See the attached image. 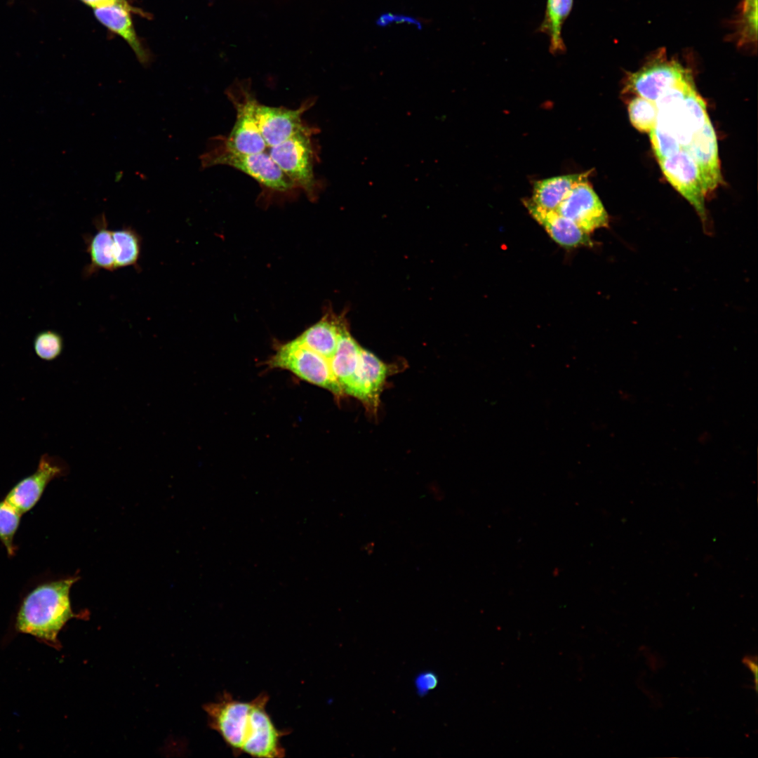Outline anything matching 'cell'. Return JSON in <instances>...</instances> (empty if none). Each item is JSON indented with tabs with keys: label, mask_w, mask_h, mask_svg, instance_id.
<instances>
[{
	"label": "cell",
	"mask_w": 758,
	"mask_h": 758,
	"mask_svg": "<svg viewBox=\"0 0 758 758\" xmlns=\"http://www.w3.org/2000/svg\"><path fill=\"white\" fill-rule=\"evenodd\" d=\"M588 173L559 175L536 181L532 197L528 199L540 208L555 211L575 185L588 178Z\"/></svg>",
	"instance_id": "obj_19"
},
{
	"label": "cell",
	"mask_w": 758,
	"mask_h": 758,
	"mask_svg": "<svg viewBox=\"0 0 758 758\" xmlns=\"http://www.w3.org/2000/svg\"><path fill=\"white\" fill-rule=\"evenodd\" d=\"M523 202L531 216L559 245L565 248L592 246L590 234L583 231L568 218L555 211L540 208L528 199Z\"/></svg>",
	"instance_id": "obj_15"
},
{
	"label": "cell",
	"mask_w": 758,
	"mask_h": 758,
	"mask_svg": "<svg viewBox=\"0 0 758 758\" xmlns=\"http://www.w3.org/2000/svg\"><path fill=\"white\" fill-rule=\"evenodd\" d=\"M437 683V677L432 672L421 673L415 681L416 690L420 696L425 695L428 691L434 689Z\"/></svg>",
	"instance_id": "obj_28"
},
{
	"label": "cell",
	"mask_w": 758,
	"mask_h": 758,
	"mask_svg": "<svg viewBox=\"0 0 758 758\" xmlns=\"http://www.w3.org/2000/svg\"><path fill=\"white\" fill-rule=\"evenodd\" d=\"M236 110V121L226 138L218 140L226 149L239 153H259L267 147L260 132L255 116L258 101L247 83H237L226 91Z\"/></svg>",
	"instance_id": "obj_5"
},
{
	"label": "cell",
	"mask_w": 758,
	"mask_h": 758,
	"mask_svg": "<svg viewBox=\"0 0 758 758\" xmlns=\"http://www.w3.org/2000/svg\"><path fill=\"white\" fill-rule=\"evenodd\" d=\"M649 134L652 148L658 161L681 149L680 145L676 138L670 132L656 124Z\"/></svg>",
	"instance_id": "obj_27"
},
{
	"label": "cell",
	"mask_w": 758,
	"mask_h": 758,
	"mask_svg": "<svg viewBox=\"0 0 758 758\" xmlns=\"http://www.w3.org/2000/svg\"><path fill=\"white\" fill-rule=\"evenodd\" d=\"M628 113L630 122L641 132L649 133L656 126L658 109L652 100L636 96L628 105Z\"/></svg>",
	"instance_id": "obj_24"
},
{
	"label": "cell",
	"mask_w": 758,
	"mask_h": 758,
	"mask_svg": "<svg viewBox=\"0 0 758 758\" xmlns=\"http://www.w3.org/2000/svg\"><path fill=\"white\" fill-rule=\"evenodd\" d=\"M691 77L689 69L669 59L665 48H660L640 69L628 74L623 92L655 102L665 90Z\"/></svg>",
	"instance_id": "obj_7"
},
{
	"label": "cell",
	"mask_w": 758,
	"mask_h": 758,
	"mask_svg": "<svg viewBox=\"0 0 758 758\" xmlns=\"http://www.w3.org/2000/svg\"><path fill=\"white\" fill-rule=\"evenodd\" d=\"M267 364L272 368L288 370L310 383L328 390L338 399L344 395L329 361L297 338L281 345Z\"/></svg>",
	"instance_id": "obj_4"
},
{
	"label": "cell",
	"mask_w": 758,
	"mask_h": 758,
	"mask_svg": "<svg viewBox=\"0 0 758 758\" xmlns=\"http://www.w3.org/2000/svg\"><path fill=\"white\" fill-rule=\"evenodd\" d=\"M555 211L573 221L588 234L609 225L608 213L588 178L575 185Z\"/></svg>",
	"instance_id": "obj_9"
},
{
	"label": "cell",
	"mask_w": 758,
	"mask_h": 758,
	"mask_svg": "<svg viewBox=\"0 0 758 758\" xmlns=\"http://www.w3.org/2000/svg\"><path fill=\"white\" fill-rule=\"evenodd\" d=\"M78 578L72 577L39 585L23 599L15 627L46 644L59 646L58 634L66 623L78 617L72 610L69 591Z\"/></svg>",
	"instance_id": "obj_2"
},
{
	"label": "cell",
	"mask_w": 758,
	"mask_h": 758,
	"mask_svg": "<svg viewBox=\"0 0 758 758\" xmlns=\"http://www.w3.org/2000/svg\"><path fill=\"white\" fill-rule=\"evenodd\" d=\"M347 325L343 315L328 312L296 338L330 361L335 353L340 333Z\"/></svg>",
	"instance_id": "obj_16"
},
{
	"label": "cell",
	"mask_w": 758,
	"mask_h": 758,
	"mask_svg": "<svg viewBox=\"0 0 758 758\" xmlns=\"http://www.w3.org/2000/svg\"><path fill=\"white\" fill-rule=\"evenodd\" d=\"M269 699L268 693L262 691L250 701H241L225 691L217 701L204 705L208 726L219 733L235 757L285 756L281 738L291 731L276 727L266 710Z\"/></svg>",
	"instance_id": "obj_1"
},
{
	"label": "cell",
	"mask_w": 758,
	"mask_h": 758,
	"mask_svg": "<svg viewBox=\"0 0 758 758\" xmlns=\"http://www.w3.org/2000/svg\"><path fill=\"white\" fill-rule=\"evenodd\" d=\"M22 514L6 500L0 501V540L8 556H13L15 553L13 538Z\"/></svg>",
	"instance_id": "obj_25"
},
{
	"label": "cell",
	"mask_w": 758,
	"mask_h": 758,
	"mask_svg": "<svg viewBox=\"0 0 758 758\" xmlns=\"http://www.w3.org/2000/svg\"><path fill=\"white\" fill-rule=\"evenodd\" d=\"M66 467L56 456L44 454L36 470L18 482L7 493L4 500L21 514L29 511L39 501L48 484L62 476Z\"/></svg>",
	"instance_id": "obj_13"
},
{
	"label": "cell",
	"mask_w": 758,
	"mask_h": 758,
	"mask_svg": "<svg viewBox=\"0 0 758 758\" xmlns=\"http://www.w3.org/2000/svg\"><path fill=\"white\" fill-rule=\"evenodd\" d=\"M112 238L116 270L128 266L138 269L142 244L140 235L131 227L124 226L112 231Z\"/></svg>",
	"instance_id": "obj_22"
},
{
	"label": "cell",
	"mask_w": 758,
	"mask_h": 758,
	"mask_svg": "<svg viewBox=\"0 0 758 758\" xmlns=\"http://www.w3.org/2000/svg\"><path fill=\"white\" fill-rule=\"evenodd\" d=\"M361 350V347L352 336L347 325L340 333L335 353L329 361L344 394H346L353 379Z\"/></svg>",
	"instance_id": "obj_18"
},
{
	"label": "cell",
	"mask_w": 758,
	"mask_h": 758,
	"mask_svg": "<svg viewBox=\"0 0 758 758\" xmlns=\"http://www.w3.org/2000/svg\"><path fill=\"white\" fill-rule=\"evenodd\" d=\"M93 8L109 5H119L129 10V6L125 0H81Z\"/></svg>",
	"instance_id": "obj_29"
},
{
	"label": "cell",
	"mask_w": 758,
	"mask_h": 758,
	"mask_svg": "<svg viewBox=\"0 0 758 758\" xmlns=\"http://www.w3.org/2000/svg\"><path fill=\"white\" fill-rule=\"evenodd\" d=\"M34 350L42 360L52 361L58 357L63 350V339L59 333L52 330L38 333L34 339Z\"/></svg>",
	"instance_id": "obj_26"
},
{
	"label": "cell",
	"mask_w": 758,
	"mask_h": 758,
	"mask_svg": "<svg viewBox=\"0 0 758 758\" xmlns=\"http://www.w3.org/2000/svg\"><path fill=\"white\" fill-rule=\"evenodd\" d=\"M202 168L226 165L248 175L260 185L275 191L286 192L295 188L291 180L273 161L268 153H239L225 149L220 145L209 147L200 157Z\"/></svg>",
	"instance_id": "obj_3"
},
{
	"label": "cell",
	"mask_w": 758,
	"mask_h": 758,
	"mask_svg": "<svg viewBox=\"0 0 758 758\" xmlns=\"http://www.w3.org/2000/svg\"><path fill=\"white\" fill-rule=\"evenodd\" d=\"M392 371V365L385 364L361 347L358 366L346 394L359 399L367 411L375 415L380 394Z\"/></svg>",
	"instance_id": "obj_10"
},
{
	"label": "cell",
	"mask_w": 758,
	"mask_h": 758,
	"mask_svg": "<svg viewBox=\"0 0 758 758\" xmlns=\"http://www.w3.org/2000/svg\"><path fill=\"white\" fill-rule=\"evenodd\" d=\"M94 224L96 232L84 236L86 251L90 256V263L84 270L85 277H91L100 270L111 272L116 270L112 231L108 228L105 214L98 216Z\"/></svg>",
	"instance_id": "obj_17"
},
{
	"label": "cell",
	"mask_w": 758,
	"mask_h": 758,
	"mask_svg": "<svg viewBox=\"0 0 758 758\" xmlns=\"http://www.w3.org/2000/svg\"><path fill=\"white\" fill-rule=\"evenodd\" d=\"M573 5V0H547L544 18L537 31L548 36L552 53H561L566 51L562 28Z\"/></svg>",
	"instance_id": "obj_21"
},
{
	"label": "cell",
	"mask_w": 758,
	"mask_h": 758,
	"mask_svg": "<svg viewBox=\"0 0 758 758\" xmlns=\"http://www.w3.org/2000/svg\"><path fill=\"white\" fill-rule=\"evenodd\" d=\"M658 162L667 180L695 208L703 222L704 228H708L705 205L707 195L698 167L692 157L686 150L681 149Z\"/></svg>",
	"instance_id": "obj_8"
},
{
	"label": "cell",
	"mask_w": 758,
	"mask_h": 758,
	"mask_svg": "<svg viewBox=\"0 0 758 758\" xmlns=\"http://www.w3.org/2000/svg\"><path fill=\"white\" fill-rule=\"evenodd\" d=\"M708 118L704 100L693 89L678 105L658 111L656 124L670 132L684 149Z\"/></svg>",
	"instance_id": "obj_11"
},
{
	"label": "cell",
	"mask_w": 758,
	"mask_h": 758,
	"mask_svg": "<svg viewBox=\"0 0 758 758\" xmlns=\"http://www.w3.org/2000/svg\"><path fill=\"white\" fill-rule=\"evenodd\" d=\"M757 22L758 0H743L737 21L738 45H751L757 43Z\"/></svg>",
	"instance_id": "obj_23"
},
{
	"label": "cell",
	"mask_w": 758,
	"mask_h": 758,
	"mask_svg": "<svg viewBox=\"0 0 758 758\" xmlns=\"http://www.w3.org/2000/svg\"><path fill=\"white\" fill-rule=\"evenodd\" d=\"M683 149L695 161L707 196L722 181L717 137L709 118Z\"/></svg>",
	"instance_id": "obj_14"
},
{
	"label": "cell",
	"mask_w": 758,
	"mask_h": 758,
	"mask_svg": "<svg viewBox=\"0 0 758 758\" xmlns=\"http://www.w3.org/2000/svg\"><path fill=\"white\" fill-rule=\"evenodd\" d=\"M314 103L308 99L295 109L272 107L258 102L255 116L258 128L267 147L276 146L304 129L302 116Z\"/></svg>",
	"instance_id": "obj_12"
},
{
	"label": "cell",
	"mask_w": 758,
	"mask_h": 758,
	"mask_svg": "<svg viewBox=\"0 0 758 758\" xmlns=\"http://www.w3.org/2000/svg\"><path fill=\"white\" fill-rule=\"evenodd\" d=\"M312 131L306 126L284 142L269 147L268 154L295 188L314 197L318 185L314 173Z\"/></svg>",
	"instance_id": "obj_6"
},
{
	"label": "cell",
	"mask_w": 758,
	"mask_h": 758,
	"mask_svg": "<svg viewBox=\"0 0 758 758\" xmlns=\"http://www.w3.org/2000/svg\"><path fill=\"white\" fill-rule=\"evenodd\" d=\"M128 11L119 5L94 8V13L99 21L121 36L133 48L139 61L146 65L149 58L136 36Z\"/></svg>",
	"instance_id": "obj_20"
}]
</instances>
